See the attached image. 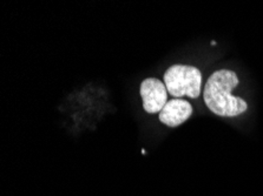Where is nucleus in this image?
I'll use <instances>...</instances> for the list:
<instances>
[{
	"mask_svg": "<svg viewBox=\"0 0 263 196\" xmlns=\"http://www.w3.org/2000/svg\"><path fill=\"white\" fill-rule=\"evenodd\" d=\"M164 83L166 90L175 98L196 99L201 94L202 74L196 67L174 65L164 73Z\"/></svg>",
	"mask_w": 263,
	"mask_h": 196,
	"instance_id": "nucleus-2",
	"label": "nucleus"
},
{
	"mask_svg": "<svg viewBox=\"0 0 263 196\" xmlns=\"http://www.w3.org/2000/svg\"><path fill=\"white\" fill-rule=\"evenodd\" d=\"M193 114V106L186 100L173 99L159 112V121L169 127H177Z\"/></svg>",
	"mask_w": 263,
	"mask_h": 196,
	"instance_id": "nucleus-4",
	"label": "nucleus"
},
{
	"mask_svg": "<svg viewBox=\"0 0 263 196\" xmlns=\"http://www.w3.org/2000/svg\"><path fill=\"white\" fill-rule=\"evenodd\" d=\"M237 85L238 78L234 71L220 70L211 74L203 93L206 107L220 117L232 118L245 113L248 108L247 102L232 94Z\"/></svg>",
	"mask_w": 263,
	"mask_h": 196,
	"instance_id": "nucleus-1",
	"label": "nucleus"
},
{
	"mask_svg": "<svg viewBox=\"0 0 263 196\" xmlns=\"http://www.w3.org/2000/svg\"><path fill=\"white\" fill-rule=\"evenodd\" d=\"M143 108L147 113H159L168 102V90L165 83L156 78H147L141 85Z\"/></svg>",
	"mask_w": 263,
	"mask_h": 196,
	"instance_id": "nucleus-3",
	"label": "nucleus"
}]
</instances>
